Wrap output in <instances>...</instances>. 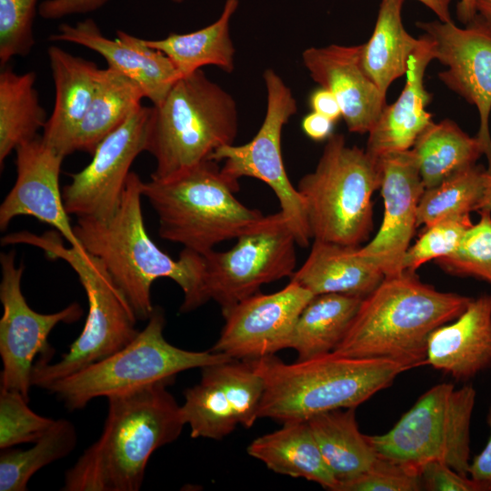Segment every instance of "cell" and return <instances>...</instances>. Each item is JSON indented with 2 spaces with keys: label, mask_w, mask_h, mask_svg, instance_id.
Listing matches in <instances>:
<instances>
[{
  "label": "cell",
  "mask_w": 491,
  "mask_h": 491,
  "mask_svg": "<svg viewBox=\"0 0 491 491\" xmlns=\"http://www.w3.org/2000/svg\"><path fill=\"white\" fill-rule=\"evenodd\" d=\"M479 210H487L491 213V172L487 170L485 174L484 194Z\"/></svg>",
  "instance_id": "681fc988"
},
{
  "label": "cell",
  "mask_w": 491,
  "mask_h": 491,
  "mask_svg": "<svg viewBox=\"0 0 491 491\" xmlns=\"http://www.w3.org/2000/svg\"><path fill=\"white\" fill-rule=\"evenodd\" d=\"M476 18L491 31V0H476Z\"/></svg>",
  "instance_id": "c3c4849f"
},
{
  "label": "cell",
  "mask_w": 491,
  "mask_h": 491,
  "mask_svg": "<svg viewBox=\"0 0 491 491\" xmlns=\"http://www.w3.org/2000/svg\"><path fill=\"white\" fill-rule=\"evenodd\" d=\"M172 1L175 2V3H178V4H179V3L184 2L185 0H172Z\"/></svg>",
  "instance_id": "f907efd6"
},
{
  "label": "cell",
  "mask_w": 491,
  "mask_h": 491,
  "mask_svg": "<svg viewBox=\"0 0 491 491\" xmlns=\"http://www.w3.org/2000/svg\"><path fill=\"white\" fill-rule=\"evenodd\" d=\"M432 10L441 22H452L449 11L451 0H417Z\"/></svg>",
  "instance_id": "bcb514c9"
},
{
  "label": "cell",
  "mask_w": 491,
  "mask_h": 491,
  "mask_svg": "<svg viewBox=\"0 0 491 491\" xmlns=\"http://www.w3.org/2000/svg\"><path fill=\"white\" fill-rule=\"evenodd\" d=\"M334 121L316 112H311L302 120L304 133L314 141L327 140L333 134Z\"/></svg>",
  "instance_id": "f6af8a7d"
},
{
  "label": "cell",
  "mask_w": 491,
  "mask_h": 491,
  "mask_svg": "<svg viewBox=\"0 0 491 491\" xmlns=\"http://www.w3.org/2000/svg\"><path fill=\"white\" fill-rule=\"evenodd\" d=\"M55 231L42 235L21 231L2 237L4 246L26 244L41 248L49 258L67 263L85 292L88 310L79 336L57 362L37 359L32 386L46 390L54 382L70 376L125 346L138 334L137 317L102 262L85 250L63 245Z\"/></svg>",
  "instance_id": "52a82bcc"
},
{
  "label": "cell",
  "mask_w": 491,
  "mask_h": 491,
  "mask_svg": "<svg viewBox=\"0 0 491 491\" xmlns=\"http://www.w3.org/2000/svg\"><path fill=\"white\" fill-rule=\"evenodd\" d=\"M380 184L378 159L332 134L316 168L296 186L312 238L359 247L374 227L372 196Z\"/></svg>",
  "instance_id": "ba28073f"
},
{
  "label": "cell",
  "mask_w": 491,
  "mask_h": 491,
  "mask_svg": "<svg viewBox=\"0 0 491 491\" xmlns=\"http://www.w3.org/2000/svg\"><path fill=\"white\" fill-rule=\"evenodd\" d=\"M408 60L406 80L398 98L386 105L368 133L366 151L373 157L409 150L420 134L433 122L426 110L430 95L424 85L425 71L434 60L433 40L424 34Z\"/></svg>",
  "instance_id": "603a6c76"
},
{
  "label": "cell",
  "mask_w": 491,
  "mask_h": 491,
  "mask_svg": "<svg viewBox=\"0 0 491 491\" xmlns=\"http://www.w3.org/2000/svg\"><path fill=\"white\" fill-rule=\"evenodd\" d=\"M483 166H468L439 185L425 189L417 208V225L428 226L438 221L479 210L485 187Z\"/></svg>",
  "instance_id": "e575fe53"
},
{
  "label": "cell",
  "mask_w": 491,
  "mask_h": 491,
  "mask_svg": "<svg viewBox=\"0 0 491 491\" xmlns=\"http://www.w3.org/2000/svg\"><path fill=\"white\" fill-rule=\"evenodd\" d=\"M55 85V104L43 129V141L64 157L75 152L80 123L93 99L100 69L93 61L56 45L47 49Z\"/></svg>",
  "instance_id": "cb8c5ba5"
},
{
  "label": "cell",
  "mask_w": 491,
  "mask_h": 491,
  "mask_svg": "<svg viewBox=\"0 0 491 491\" xmlns=\"http://www.w3.org/2000/svg\"><path fill=\"white\" fill-rule=\"evenodd\" d=\"M15 251L1 253L0 300L1 387L21 393L29 400L35 359L50 362L54 353L48 344L51 331L60 323L71 324L83 315L76 302L62 310L41 314L32 309L22 293L24 266H17ZM40 359V358H39Z\"/></svg>",
  "instance_id": "4fadbf2b"
},
{
  "label": "cell",
  "mask_w": 491,
  "mask_h": 491,
  "mask_svg": "<svg viewBox=\"0 0 491 491\" xmlns=\"http://www.w3.org/2000/svg\"><path fill=\"white\" fill-rule=\"evenodd\" d=\"M377 159L383 220L376 235L357 252L381 269L385 276H390L404 272L403 258L418 226L417 208L425 186L411 149L388 153Z\"/></svg>",
  "instance_id": "ac0fdd59"
},
{
  "label": "cell",
  "mask_w": 491,
  "mask_h": 491,
  "mask_svg": "<svg viewBox=\"0 0 491 491\" xmlns=\"http://www.w3.org/2000/svg\"><path fill=\"white\" fill-rule=\"evenodd\" d=\"M313 296L290 281L279 291L256 293L223 309L225 324L211 351L249 361L289 348L297 318Z\"/></svg>",
  "instance_id": "9a60e30c"
},
{
  "label": "cell",
  "mask_w": 491,
  "mask_h": 491,
  "mask_svg": "<svg viewBox=\"0 0 491 491\" xmlns=\"http://www.w3.org/2000/svg\"><path fill=\"white\" fill-rule=\"evenodd\" d=\"M15 182L0 205V228H7L18 216H32L51 225L70 246L84 251L71 225L59 185L64 156L41 136L15 150Z\"/></svg>",
  "instance_id": "d6986e66"
},
{
  "label": "cell",
  "mask_w": 491,
  "mask_h": 491,
  "mask_svg": "<svg viewBox=\"0 0 491 491\" xmlns=\"http://www.w3.org/2000/svg\"><path fill=\"white\" fill-rule=\"evenodd\" d=\"M238 5L239 0H225L219 17L212 24L186 34L172 33L162 39H145V43L168 56L181 77L205 65L231 73L235 49L230 25Z\"/></svg>",
  "instance_id": "4316f807"
},
{
  "label": "cell",
  "mask_w": 491,
  "mask_h": 491,
  "mask_svg": "<svg viewBox=\"0 0 491 491\" xmlns=\"http://www.w3.org/2000/svg\"><path fill=\"white\" fill-rule=\"evenodd\" d=\"M135 337L112 355L50 385L70 410L85 408L96 397L129 393L155 383L175 379L178 373L231 360L217 352L189 351L170 344L164 336L162 310L155 309Z\"/></svg>",
  "instance_id": "9c48e42d"
},
{
  "label": "cell",
  "mask_w": 491,
  "mask_h": 491,
  "mask_svg": "<svg viewBox=\"0 0 491 491\" xmlns=\"http://www.w3.org/2000/svg\"><path fill=\"white\" fill-rule=\"evenodd\" d=\"M151 106H142L96 146L91 162L62 189L65 209L77 218L107 219L117 209L130 168L145 151Z\"/></svg>",
  "instance_id": "5bb4252c"
},
{
  "label": "cell",
  "mask_w": 491,
  "mask_h": 491,
  "mask_svg": "<svg viewBox=\"0 0 491 491\" xmlns=\"http://www.w3.org/2000/svg\"><path fill=\"white\" fill-rule=\"evenodd\" d=\"M76 445L74 424L60 418L32 447L1 449L0 491H26L29 480L38 470L65 457Z\"/></svg>",
  "instance_id": "836d02e7"
},
{
  "label": "cell",
  "mask_w": 491,
  "mask_h": 491,
  "mask_svg": "<svg viewBox=\"0 0 491 491\" xmlns=\"http://www.w3.org/2000/svg\"><path fill=\"white\" fill-rule=\"evenodd\" d=\"M363 298L342 294L314 296L299 315L289 348L297 360L333 352L346 336Z\"/></svg>",
  "instance_id": "4dcf8cb0"
},
{
  "label": "cell",
  "mask_w": 491,
  "mask_h": 491,
  "mask_svg": "<svg viewBox=\"0 0 491 491\" xmlns=\"http://www.w3.org/2000/svg\"><path fill=\"white\" fill-rule=\"evenodd\" d=\"M174 379L108 397L102 433L65 471L63 491H137L152 454L185 425L169 392Z\"/></svg>",
  "instance_id": "7a4b0ae2"
},
{
  "label": "cell",
  "mask_w": 491,
  "mask_h": 491,
  "mask_svg": "<svg viewBox=\"0 0 491 491\" xmlns=\"http://www.w3.org/2000/svg\"><path fill=\"white\" fill-rule=\"evenodd\" d=\"M143 182L131 171L113 215L107 219L77 218L75 233L85 250L102 262L137 319L147 320L154 312L151 287L163 277L182 289L180 311H193L208 301L203 254L184 248L174 259L153 242L142 212Z\"/></svg>",
  "instance_id": "6da1fadb"
},
{
  "label": "cell",
  "mask_w": 491,
  "mask_h": 491,
  "mask_svg": "<svg viewBox=\"0 0 491 491\" xmlns=\"http://www.w3.org/2000/svg\"><path fill=\"white\" fill-rule=\"evenodd\" d=\"M309 104L314 112L325 115L336 122L342 116L340 105L336 96L328 90L320 87L310 95Z\"/></svg>",
  "instance_id": "ee69618b"
},
{
  "label": "cell",
  "mask_w": 491,
  "mask_h": 491,
  "mask_svg": "<svg viewBox=\"0 0 491 491\" xmlns=\"http://www.w3.org/2000/svg\"><path fill=\"white\" fill-rule=\"evenodd\" d=\"M361 50L362 45L308 47L302 53V61L310 77L336 96L348 130L365 134L386 105V95L364 71Z\"/></svg>",
  "instance_id": "ffe728a7"
},
{
  "label": "cell",
  "mask_w": 491,
  "mask_h": 491,
  "mask_svg": "<svg viewBox=\"0 0 491 491\" xmlns=\"http://www.w3.org/2000/svg\"><path fill=\"white\" fill-rule=\"evenodd\" d=\"M411 150L425 189L475 165L483 155L476 136L468 135L448 119L438 123L433 121L420 134Z\"/></svg>",
  "instance_id": "1f68e13d"
},
{
  "label": "cell",
  "mask_w": 491,
  "mask_h": 491,
  "mask_svg": "<svg viewBox=\"0 0 491 491\" xmlns=\"http://www.w3.org/2000/svg\"><path fill=\"white\" fill-rule=\"evenodd\" d=\"M33 71L16 74L12 67L0 73V166L15 148L38 136L47 121L35 87Z\"/></svg>",
  "instance_id": "d6a6232c"
},
{
  "label": "cell",
  "mask_w": 491,
  "mask_h": 491,
  "mask_svg": "<svg viewBox=\"0 0 491 491\" xmlns=\"http://www.w3.org/2000/svg\"><path fill=\"white\" fill-rule=\"evenodd\" d=\"M239 181L206 160L165 179L143 182L142 194L158 217L162 239L200 254L260 226L266 215L243 205Z\"/></svg>",
  "instance_id": "5b68a950"
},
{
  "label": "cell",
  "mask_w": 491,
  "mask_h": 491,
  "mask_svg": "<svg viewBox=\"0 0 491 491\" xmlns=\"http://www.w3.org/2000/svg\"><path fill=\"white\" fill-rule=\"evenodd\" d=\"M21 393L0 386V448L35 443L54 424L55 419L38 415Z\"/></svg>",
  "instance_id": "8d00e7d4"
},
{
  "label": "cell",
  "mask_w": 491,
  "mask_h": 491,
  "mask_svg": "<svg viewBox=\"0 0 491 491\" xmlns=\"http://www.w3.org/2000/svg\"><path fill=\"white\" fill-rule=\"evenodd\" d=\"M37 0H0V64L27 55L35 45Z\"/></svg>",
  "instance_id": "f35d334b"
},
{
  "label": "cell",
  "mask_w": 491,
  "mask_h": 491,
  "mask_svg": "<svg viewBox=\"0 0 491 491\" xmlns=\"http://www.w3.org/2000/svg\"><path fill=\"white\" fill-rule=\"evenodd\" d=\"M198 384L184 392L181 411L192 438L219 440L237 425L254 426L260 389L253 376L234 359L201 368Z\"/></svg>",
  "instance_id": "e0dca14e"
},
{
  "label": "cell",
  "mask_w": 491,
  "mask_h": 491,
  "mask_svg": "<svg viewBox=\"0 0 491 491\" xmlns=\"http://www.w3.org/2000/svg\"><path fill=\"white\" fill-rule=\"evenodd\" d=\"M49 39L78 45L99 54L108 67L135 81L153 105L159 104L181 78L170 58L148 46L145 39L122 30L116 32V38H109L93 19L61 24Z\"/></svg>",
  "instance_id": "44dd1931"
},
{
  "label": "cell",
  "mask_w": 491,
  "mask_h": 491,
  "mask_svg": "<svg viewBox=\"0 0 491 491\" xmlns=\"http://www.w3.org/2000/svg\"><path fill=\"white\" fill-rule=\"evenodd\" d=\"M248 362L265 384L259 418L282 424L306 421L331 410L356 408L409 370L389 359L335 352L290 364L274 356Z\"/></svg>",
  "instance_id": "277c9868"
},
{
  "label": "cell",
  "mask_w": 491,
  "mask_h": 491,
  "mask_svg": "<svg viewBox=\"0 0 491 491\" xmlns=\"http://www.w3.org/2000/svg\"><path fill=\"white\" fill-rule=\"evenodd\" d=\"M426 364L462 382L491 368V295L472 297L456 319L431 333Z\"/></svg>",
  "instance_id": "7402d4cb"
},
{
  "label": "cell",
  "mask_w": 491,
  "mask_h": 491,
  "mask_svg": "<svg viewBox=\"0 0 491 491\" xmlns=\"http://www.w3.org/2000/svg\"><path fill=\"white\" fill-rule=\"evenodd\" d=\"M141 87L122 73L101 68L93 99L79 125L74 149L93 154L99 143L143 106Z\"/></svg>",
  "instance_id": "f1b7e54d"
},
{
  "label": "cell",
  "mask_w": 491,
  "mask_h": 491,
  "mask_svg": "<svg viewBox=\"0 0 491 491\" xmlns=\"http://www.w3.org/2000/svg\"><path fill=\"white\" fill-rule=\"evenodd\" d=\"M471 299L439 291L413 272L385 276L363 298L346 336L333 352L389 359L409 369L425 365L431 333L456 319Z\"/></svg>",
  "instance_id": "3957f363"
},
{
  "label": "cell",
  "mask_w": 491,
  "mask_h": 491,
  "mask_svg": "<svg viewBox=\"0 0 491 491\" xmlns=\"http://www.w3.org/2000/svg\"><path fill=\"white\" fill-rule=\"evenodd\" d=\"M472 225L470 215H464L425 226V231L405 254L403 271L416 273L425 263L454 254Z\"/></svg>",
  "instance_id": "74e56055"
},
{
  "label": "cell",
  "mask_w": 491,
  "mask_h": 491,
  "mask_svg": "<svg viewBox=\"0 0 491 491\" xmlns=\"http://www.w3.org/2000/svg\"><path fill=\"white\" fill-rule=\"evenodd\" d=\"M254 439L247 446L250 456L271 471L302 477L336 491L337 480L325 462L307 421H292Z\"/></svg>",
  "instance_id": "484cf974"
},
{
  "label": "cell",
  "mask_w": 491,
  "mask_h": 491,
  "mask_svg": "<svg viewBox=\"0 0 491 491\" xmlns=\"http://www.w3.org/2000/svg\"><path fill=\"white\" fill-rule=\"evenodd\" d=\"M263 79L266 108L257 133L246 144L220 147L213 154L211 160H224L222 171L236 181L247 176L267 185L279 202L280 212L294 234L297 246L306 247L312 235L305 203L286 174L282 155V132L297 112L296 100L290 87L275 70L266 69Z\"/></svg>",
  "instance_id": "8fae6325"
},
{
  "label": "cell",
  "mask_w": 491,
  "mask_h": 491,
  "mask_svg": "<svg viewBox=\"0 0 491 491\" xmlns=\"http://www.w3.org/2000/svg\"><path fill=\"white\" fill-rule=\"evenodd\" d=\"M489 437L483 450L470 462L468 475L480 484L485 491H491V403L486 414Z\"/></svg>",
  "instance_id": "7bdbcfd3"
},
{
  "label": "cell",
  "mask_w": 491,
  "mask_h": 491,
  "mask_svg": "<svg viewBox=\"0 0 491 491\" xmlns=\"http://www.w3.org/2000/svg\"><path fill=\"white\" fill-rule=\"evenodd\" d=\"M476 391L441 383L425 392L395 426L368 436L378 456L420 470L442 461L463 476L470 466V425Z\"/></svg>",
  "instance_id": "30bf717a"
},
{
  "label": "cell",
  "mask_w": 491,
  "mask_h": 491,
  "mask_svg": "<svg viewBox=\"0 0 491 491\" xmlns=\"http://www.w3.org/2000/svg\"><path fill=\"white\" fill-rule=\"evenodd\" d=\"M358 247L314 240L300 268L290 277L314 296L342 294L366 297L385 278L375 264L360 256Z\"/></svg>",
  "instance_id": "d4e9b609"
},
{
  "label": "cell",
  "mask_w": 491,
  "mask_h": 491,
  "mask_svg": "<svg viewBox=\"0 0 491 491\" xmlns=\"http://www.w3.org/2000/svg\"><path fill=\"white\" fill-rule=\"evenodd\" d=\"M433 40L434 59L446 66L439 79L474 105L479 115L476 135L491 172V31L477 18L465 28L452 22L417 23Z\"/></svg>",
  "instance_id": "2e32d148"
},
{
  "label": "cell",
  "mask_w": 491,
  "mask_h": 491,
  "mask_svg": "<svg viewBox=\"0 0 491 491\" xmlns=\"http://www.w3.org/2000/svg\"><path fill=\"white\" fill-rule=\"evenodd\" d=\"M109 0H44L38 6L40 16L56 20L67 15L86 14L98 10Z\"/></svg>",
  "instance_id": "b9f144b4"
},
{
  "label": "cell",
  "mask_w": 491,
  "mask_h": 491,
  "mask_svg": "<svg viewBox=\"0 0 491 491\" xmlns=\"http://www.w3.org/2000/svg\"><path fill=\"white\" fill-rule=\"evenodd\" d=\"M306 421L337 485L366 472L378 458L368 436L359 430L356 408L320 413Z\"/></svg>",
  "instance_id": "83f0119b"
},
{
  "label": "cell",
  "mask_w": 491,
  "mask_h": 491,
  "mask_svg": "<svg viewBox=\"0 0 491 491\" xmlns=\"http://www.w3.org/2000/svg\"><path fill=\"white\" fill-rule=\"evenodd\" d=\"M237 105L230 93L200 69L179 78L165 98L151 106L145 151L155 159L151 178L165 179L235 144Z\"/></svg>",
  "instance_id": "8992f818"
},
{
  "label": "cell",
  "mask_w": 491,
  "mask_h": 491,
  "mask_svg": "<svg viewBox=\"0 0 491 491\" xmlns=\"http://www.w3.org/2000/svg\"><path fill=\"white\" fill-rule=\"evenodd\" d=\"M480 219L466 232L457 250L436 260L445 272L473 276L491 285V213L479 210Z\"/></svg>",
  "instance_id": "d590c367"
},
{
  "label": "cell",
  "mask_w": 491,
  "mask_h": 491,
  "mask_svg": "<svg viewBox=\"0 0 491 491\" xmlns=\"http://www.w3.org/2000/svg\"><path fill=\"white\" fill-rule=\"evenodd\" d=\"M423 489L428 491H485L484 487L468 476H463L447 464L433 460L419 470Z\"/></svg>",
  "instance_id": "60d3db41"
},
{
  "label": "cell",
  "mask_w": 491,
  "mask_h": 491,
  "mask_svg": "<svg viewBox=\"0 0 491 491\" xmlns=\"http://www.w3.org/2000/svg\"><path fill=\"white\" fill-rule=\"evenodd\" d=\"M236 240L226 251L203 254L205 294L221 310L255 295L263 285L291 277L296 270L297 243L280 211Z\"/></svg>",
  "instance_id": "7c38bea8"
},
{
  "label": "cell",
  "mask_w": 491,
  "mask_h": 491,
  "mask_svg": "<svg viewBox=\"0 0 491 491\" xmlns=\"http://www.w3.org/2000/svg\"><path fill=\"white\" fill-rule=\"evenodd\" d=\"M404 0H382L373 34L362 45L361 64L367 76L386 95L391 83L404 75L421 39L409 35L402 22Z\"/></svg>",
  "instance_id": "f546056e"
},
{
  "label": "cell",
  "mask_w": 491,
  "mask_h": 491,
  "mask_svg": "<svg viewBox=\"0 0 491 491\" xmlns=\"http://www.w3.org/2000/svg\"><path fill=\"white\" fill-rule=\"evenodd\" d=\"M423 490L419 471L378 456L361 475L340 482L336 491H419Z\"/></svg>",
  "instance_id": "ab89813d"
},
{
  "label": "cell",
  "mask_w": 491,
  "mask_h": 491,
  "mask_svg": "<svg viewBox=\"0 0 491 491\" xmlns=\"http://www.w3.org/2000/svg\"><path fill=\"white\" fill-rule=\"evenodd\" d=\"M476 15V0H460L456 5V15L465 25L474 20Z\"/></svg>",
  "instance_id": "7dc6e473"
}]
</instances>
